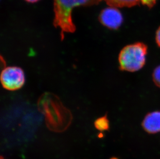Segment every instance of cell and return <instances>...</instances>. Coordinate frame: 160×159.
<instances>
[{"instance_id":"7c38bea8","label":"cell","mask_w":160,"mask_h":159,"mask_svg":"<svg viewBox=\"0 0 160 159\" xmlns=\"http://www.w3.org/2000/svg\"><path fill=\"white\" fill-rule=\"evenodd\" d=\"M25 1L28 2H29V3H35V2H37L39 0H25Z\"/></svg>"},{"instance_id":"9c48e42d","label":"cell","mask_w":160,"mask_h":159,"mask_svg":"<svg viewBox=\"0 0 160 159\" xmlns=\"http://www.w3.org/2000/svg\"><path fill=\"white\" fill-rule=\"evenodd\" d=\"M153 80L156 85L160 88V65L158 66L153 72Z\"/></svg>"},{"instance_id":"8992f818","label":"cell","mask_w":160,"mask_h":159,"mask_svg":"<svg viewBox=\"0 0 160 159\" xmlns=\"http://www.w3.org/2000/svg\"><path fill=\"white\" fill-rule=\"evenodd\" d=\"M142 127L149 133L160 132V111L148 113L143 119Z\"/></svg>"},{"instance_id":"277c9868","label":"cell","mask_w":160,"mask_h":159,"mask_svg":"<svg viewBox=\"0 0 160 159\" xmlns=\"http://www.w3.org/2000/svg\"><path fill=\"white\" fill-rule=\"evenodd\" d=\"M0 80L4 89L9 91H15L24 85L26 77L24 71L21 68L9 66L2 71Z\"/></svg>"},{"instance_id":"6da1fadb","label":"cell","mask_w":160,"mask_h":159,"mask_svg":"<svg viewBox=\"0 0 160 159\" xmlns=\"http://www.w3.org/2000/svg\"><path fill=\"white\" fill-rule=\"evenodd\" d=\"M38 108L45 118L47 127L54 132H62L72 122L71 112L64 105L58 96L46 92L39 98Z\"/></svg>"},{"instance_id":"8fae6325","label":"cell","mask_w":160,"mask_h":159,"mask_svg":"<svg viewBox=\"0 0 160 159\" xmlns=\"http://www.w3.org/2000/svg\"><path fill=\"white\" fill-rule=\"evenodd\" d=\"M156 40L158 45L160 47V26L156 32Z\"/></svg>"},{"instance_id":"ba28073f","label":"cell","mask_w":160,"mask_h":159,"mask_svg":"<svg viewBox=\"0 0 160 159\" xmlns=\"http://www.w3.org/2000/svg\"><path fill=\"white\" fill-rule=\"evenodd\" d=\"M94 126L98 130L101 131L108 130L109 127V124L107 116L105 115L97 119L94 122Z\"/></svg>"},{"instance_id":"30bf717a","label":"cell","mask_w":160,"mask_h":159,"mask_svg":"<svg viewBox=\"0 0 160 159\" xmlns=\"http://www.w3.org/2000/svg\"><path fill=\"white\" fill-rule=\"evenodd\" d=\"M157 0H141V2L143 5L147 6L148 8H151L156 4Z\"/></svg>"},{"instance_id":"3957f363","label":"cell","mask_w":160,"mask_h":159,"mask_svg":"<svg viewBox=\"0 0 160 159\" xmlns=\"http://www.w3.org/2000/svg\"><path fill=\"white\" fill-rule=\"evenodd\" d=\"M148 47L142 42L125 46L120 52L118 61L122 71L135 72L142 69L146 63Z\"/></svg>"},{"instance_id":"4fadbf2b","label":"cell","mask_w":160,"mask_h":159,"mask_svg":"<svg viewBox=\"0 0 160 159\" xmlns=\"http://www.w3.org/2000/svg\"><path fill=\"white\" fill-rule=\"evenodd\" d=\"M1 159H3V158H2V157H1Z\"/></svg>"},{"instance_id":"7a4b0ae2","label":"cell","mask_w":160,"mask_h":159,"mask_svg":"<svg viewBox=\"0 0 160 159\" xmlns=\"http://www.w3.org/2000/svg\"><path fill=\"white\" fill-rule=\"evenodd\" d=\"M102 0H53L54 17L53 26L61 30V38H64V33H73L76 26L72 20V9L77 6H92L98 4Z\"/></svg>"},{"instance_id":"5b68a950","label":"cell","mask_w":160,"mask_h":159,"mask_svg":"<svg viewBox=\"0 0 160 159\" xmlns=\"http://www.w3.org/2000/svg\"><path fill=\"white\" fill-rule=\"evenodd\" d=\"M99 21L103 26L110 30L119 29L123 19L121 12L115 7H109L103 9L99 16Z\"/></svg>"},{"instance_id":"52a82bcc","label":"cell","mask_w":160,"mask_h":159,"mask_svg":"<svg viewBox=\"0 0 160 159\" xmlns=\"http://www.w3.org/2000/svg\"><path fill=\"white\" fill-rule=\"evenodd\" d=\"M107 4L115 7H131L138 5L141 0H104Z\"/></svg>"}]
</instances>
